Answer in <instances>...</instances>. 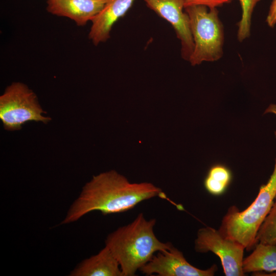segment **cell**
<instances>
[{
  "label": "cell",
  "mask_w": 276,
  "mask_h": 276,
  "mask_svg": "<svg viewBox=\"0 0 276 276\" xmlns=\"http://www.w3.org/2000/svg\"><path fill=\"white\" fill-rule=\"evenodd\" d=\"M156 197L167 199L162 190L151 183H131L114 170L103 172L85 185L61 224L76 221L95 211L104 215L123 213Z\"/></svg>",
  "instance_id": "obj_1"
},
{
  "label": "cell",
  "mask_w": 276,
  "mask_h": 276,
  "mask_svg": "<svg viewBox=\"0 0 276 276\" xmlns=\"http://www.w3.org/2000/svg\"><path fill=\"white\" fill-rule=\"evenodd\" d=\"M156 220L140 213L130 223L110 233L105 246L118 261L123 276L135 275L137 270L158 251L170 248L171 242L159 240L154 232Z\"/></svg>",
  "instance_id": "obj_2"
},
{
  "label": "cell",
  "mask_w": 276,
  "mask_h": 276,
  "mask_svg": "<svg viewBox=\"0 0 276 276\" xmlns=\"http://www.w3.org/2000/svg\"><path fill=\"white\" fill-rule=\"evenodd\" d=\"M276 197V160L273 171L250 205L240 212L230 207L224 216L219 231L226 237L243 245L247 250L257 244V235Z\"/></svg>",
  "instance_id": "obj_3"
},
{
  "label": "cell",
  "mask_w": 276,
  "mask_h": 276,
  "mask_svg": "<svg viewBox=\"0 0 276 276\" xmlns=\"http://www.w3.org/2000/svg\"><path fill=\"white\" fill-rule=\"evenodd\" d=\"M190 18L194 47L189 62L193 66L214 62L223 55V26L217 8L191 5L185 8Z\"/></svg>",
  "instance_id": "obj_4"
},
{
  "label": "cell",
  "mask_w": 276,
  "mask_h": 276,
  "mask_svg": "<svg viewBox=\"0 0 276 276\" xmlns=\"http://www.w3.org/2000/svg\"><path fill=\"white\" fill-rule=\"evenodd\" d=\"M43 113L36 94L22 83H12L0 96V119L7 130H20L30 121L47 124L51 118Z\"/></svg>",
  "instance_id": "obj_5"
},
{
  "label": "cell",
  "mask_w": 276,
  "mask_h": 276,
  "mask_svg": "<svg viewBox=\"0 0 276 276\" xmlns=\"http://www.w3.org/2000/svg\"><path fill=\"white\" fill-rule=\"evenodd\" d=\"M195 249L198 252L212 251L221 262L226 276H242L244 247L224 236L219 230L211 227L199 229L195 240Z\"/></svg>",
  "instance_id": "obj_6"
},
{
  "label": "cell",
  "mask_w": 276,
  "mask_h": 276,
  "mask_svg": "<svg viewBox=\"0 0 276 276\" xmlns=\"http://www.w3.org/2000/svg\"><path fill=\"white\" fill-rule=\"evenodd\" d=\"M217 270L213 265L203 270L190 264L182 252L173 245L168 249L155 253L139 271L146 275L158 276H212Z\"/></svg>",
  "instance_id": "obj_7"
},
{
  "label": "cell",
  "mask_w": 276,
  "mask_h": 276,
  "mask_svg": "<svg viewBox=\"0 0 276 276\" xmlns=\"http://www.w3.org/2000/svg\"><path fill=\"white\" fill-rule=\"evenodd\" d=\"M146 6L171 24L181 43L182 58L189 61L194 44L185 0H144Z\"/></svg>",
  "instance_id": "obj_8"
},
{
  "label": "cell",
  "mask_w": 276,
  "mask_h": 276,
  "mask_svg": "<svg viewBox=\"0 0 276 276\" xmlns=\"http://www.w3.org/2000/svg\"><path fill=\"white\" fill-rule=\"evenodd\" d=\"M135 0H106L102 10L91 20L88 38L98 45L106 42L114 24L124 16Z\"/></svg>",
  "instance_id": "obj_9"
},
{
  "label": "cell",
  "mask_w": 276,
  "mask_h": 276,
  "mask_svg": "<svg viewBox=\"0 0 276 276\" xmlns=\"http://www.w3.org/2000/svg\"><path fill=\"white\" fill-rule=\"evenodd\" d=\"M106 0H47V11L67 17L79 26L85 25L102 10Z\"/></svg>",
  "instance_id": "obj_10"
},
{
  "label": "cell",
  "mask_w": 276,
  "mask_h": 276,
  "mask_svg": "<svg viewBox=\"0 0 276 276\" xmlns=\"http://www.w3.org/2000/svg\"><path fill=\"white\" fill-rule=\"evenodd\" d=\"M70 275L123 276V274L118 261L105 246L97 254L80 262Z\"/></svg>",
  "instance_id": "obj_11"
},
{
  "label": "cell",
  "mask_w": 276,
  "mask_h": 276,
  "mask_svg": "<svg viewBox=\"0 0 276 276\" xmlns=\"http://www.w3.org/2000/svg\"><path fill=\"white\" fill-rule=\"evenodd\" d=\"M244 273L276 271V245L258 243L253 252L243 262Z\"/></svg>",
  "instance_id": "obj_12"
},
{
  "label": "cell",
  "mask_w": 276,
  "mask_h": 276,
  "mask_svg": "<svg viewBox=\"0 0 276 276\" xmlns=\"http://www.w3.org/2000/svg\"><path fill=\"white\" fill-rule=\"evenodd\" d=\"M232 179L231 170L223 165L217 164L209 170L204 179V185L210 193L220 195L225 191Z\"/></svg>",
  "instance_id": "obj_13"
},
{
  "label": "cell",
  "mask_w": 276,
  "mask_h": 276,
  "mask_svg": "<svg viewBox=\"0 0 276 276\" xmlns=\"http://www.w3.org/2000/svg\"><path fill=\"white\" fill-rule=\"evenodd\" d=\"M257 241L265 244L276 245V197L258 231Z\"/></svg>",
  "instance_id": "obj_14"
},
{
  "label": "cell",
  "mask_w": 276,
  "mask_h": 276,
  "mask_svg": "<svg viewBox=\"0 0 276 276\" xmlns=\"http://www.w3.org/2000/svg\"><path fill=\"white\" fill-rule=\"evenodd\" d=\"M261 0H239L242 13L238 23L237 39L240 42L248 38L250 34L251 17L256 5Z\"/></svg>",
  "instance_id": "obj_15"
},
{
  "label": "cell",
  "mask_w": 276,
  "mask_h": 276,
  "mask_svg": "<svg viewBox=\"0 0 276 276\" xmlns=\"http://www.w3.org/2000/svg\"><path fill=\"white\" fill-rule=\"evenodd\" d=\"M234 0H185V8L191 5H204L209 8H217Z\"/></svg>",
  "instance_id": "obj_16"
},
{
  "label": "cell",
  "mask_w": 276,
  "mask_h": 276,
  "mask_svg": "<svg viewBox=\"0 0 276 276\" xmlns=\"http://www.w3.org/2000/svg\"><path fill=\"white\" fill-rule=\"evenodd\" d=\"M266 22L270 28L274 27L276 24V0L272 1L266 17Z\"/></svg>",
  "instance_id": "obj_17"
}]
</instances>
